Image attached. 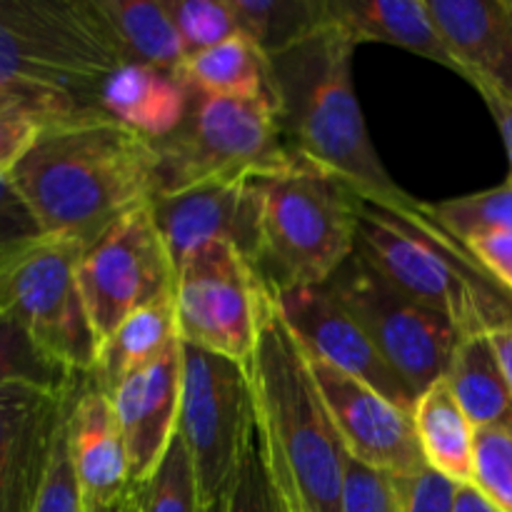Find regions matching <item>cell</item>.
Returning a JSON list of instances; mask_svg holds the SVG:
<instances>
[{
  "mask_svg": "<svg viewBox=\"0 0 512 512\" xmlns=\"http://www.w3.org/2000/svg\"><path fill=\"white\" fill-rule=\"evenodd\" d=\"M490 340H493V348H495V353H498L500 368H503L505 380H508V385L512 390V328L498 330V333L490 335Z\"/></svg>",
  "mask_w": 512,
  "mask_h": 512,
  "instance_id": "cell-43",
  "label": "cell"
},
{
  "mask_svg": "<svg viewBox=\"0 0 512 512\" xmlns=\"http://www.w3.org/2000/svg\"><path fill=\"white\" fill-rule=\"evenodd\" d=\"M228 512H295L270 470L263 435L255 418L245 438L233 488L228 493Z\"/></svg>",
  "mask_w": 512,
  "mask_h": 512,
  "instance_id": "cell-30",
  "label": "cell"
},
{
  "mask_svg": "<svg viewBox=\"0 0 512 512\" xmlns=\"http://www.w3.org/2000/svg\"><path fill=\"white\" fill-rule=\"evenodd\" d=\"M43 123L18 105L0 103V173H10L13 165L23 158L33 145Z\"/></svg>",
  "mask_w": 512,
  "mask_h": 512,
  "instance_id": "cell-38",
  "label": "cell"
},
{
  "mask_svg": "<svg viewBox=\"0 0 512 512\" xmlns=\"http://www.w3.org/2000/svg\"><path fill=\"white\" fill-rule=\"evenodd\" d=\"M458 65L483 98L512 100V0H428Z\"/></svg>",
  "mask_w": 512,
  "mask_h": 512,
  "instance_id": "cell-18",
  "label": "cell"
},
{
  "mask_svg": "<svg viewBox=\"0 0 512 512\" xmlns=\"http://www.w3.org/2000/svg\"><path fill=\"white\" fill-rule=\"evenodd\" d=\"M153 143L158 150L155 195L250 175L288 153L273 98H218L195 88L178 130Z\"/></svg>",
  "mask_w": 512,
  "mask_h": 512,
  "instance_id": "cell-8",
  "label": "cell"
},
{
  "mask_svg": "<svg viewBox=\"0 0 512 512\" xmlns=\"http://www.w3.org/2000/svg\"><path fill=\"white\" fill-rule=\"evenodd\" d=\"M455 512H503L495 508L473 483L458 485V493H455Z\"/></svg>",
  "mask_w": 512,
  "mask_h": 512,
  "instance_id": "cell-41",
  "label": "cell"
},
{
  "mask_svg": "<svg viewBox=\"0 0 512 512\" xmlns=\"http://www.w3.org/2000/svg\"><path fill=\"white\" fill-rule=\"evenodd\" d=\"M483 100L488 103L490 113H493L495 123H498V128H500V135H503L505 153H508V163H510L508 183L512 185V100L495 98V95H488V98H483Z\"/></svg>",
  "mask_w": 512,
  "mask_h": 512,
  "instance_id": "cell-40",
  "label": "cell"
},
{
  "mask_svg": "<svg viewBox=\"0 0 512 512\" xmlns=\"http://www.w3.org/2000/svg\"><path fill=\"white\" fill-rule=\"evenodd\" d=\"M8 175L40 233L88 248L125 213L153 200L158 150L90 108L45 125Z\"/></svg>",
  "mask_w": 512,
  "mask_h": 512,
  "instance_id": "cell-1",
  "label": "cell"
},
{
  "mask_svg": "<svg viewBox=\"0 0 512 512\" xmlns=\"http://www.w3.org/2000/svg\"><path fill=\"white\" fill-rule=\"evenodd\" d=\"M358 43L325 20L300 43L270 55L285 148L353 185L365 200L393 205L410 195L385 170L353 85Z\"/></svg>",
  "mask_w": 512,
  "mask_h": 512,
  "instance_id": "cell-2",
  "label": "cell"
},
{
  "mask_svg": "<svg viewBox=\"0 0 512 512\" xmlns=\"http://www.w3.org/2000/svg\"><path fill=\"white\" fill-rule=\"evenodd\" d=\"M128 63L180 70L188 60L168 0H98Z\"/></svg>",
  "mask_w": 512,
  "mask_h": 512,
  "instance_id": "cell-25",
  "label": "cell"
},
{
  "mask_svg": "<svg viewBox=\"0 0 512 512\" xmlns=\"http://www.w3.org/2000/svg\"><path fill=\"white\" fill-rule=\"evenodd\" d=\"M168 8L188 58L240 33L230 0H168Z\"/></svg>",
  "mask_w": 512,
  "mask_h": 512,
  "instance_id": "cell-32",
  "label": "cell"
},
{
  "mask_svg": "<svg viewBox=\"0 0 512 512\" xmlns=\"http://www.w3.org/2000/svg\"><path fill=\"white\" fill-rule=\"evenodd\" d=\"M253 418L248 368L183 343L178 435L193 458L203 505L228 498Z\"/></svg>",
  "mask_w": 512,
  "mask_h": 512,
  "instance_id": "cell-10",
  "label": "cell"
},
{
  "mask_svg": "<svg viewBox=\"0 0 512 512\" xmlns=\"http://www.w3.org/2000/svg\"><path fill=\"white\" fill-rule=\"evenodd\" d=\"M68 453L85 508L105 505L133 488L123 428L108 395L85 375L68 408Z\"/></svg>",
  "mask_w": 512,
  "mask_h": 512,
  "instance_id": "cell-19",
  "label": "cell"
},
{
  "mask_svg": "<svg viewBox=\"0 0 512 512\" xmlns=\"http://www.w3.org/2000/svg\"><path fill=\"white\" fill-rule=\"evenodd\" d=\"M78 283L98 345L128 315L173 295L175 268L150 203L125 213L83 250Z\"/></svg>",
  "mask_w": 512,
  "mask_h": 512,
  "instance_id": "cell-12",
  "label": "cell"
},
{
  "mask_svg": "<svg viewBox=\"0 0 512 512\" xmlns=\"http://www.w3.org/2000/svg\"><path fill=\"white\" fill-rule=\"evenodd\" d=\"M325 285L358 320L415 400L445 378L463 343L460 330L445 315L395 288L358 253L350 255Z\"/></svg>",
  "mask_w": 512,
  "mask_h": 512,
  "instance_id": "cell-9",
  "label": "cell"
},
{
  "mask_svg": "<svg viewBox=\"0 0 512 512\" xmlns=\"http://www.w3.org/2000/svg\"><path fill=\"white\" fill-rule=\"evenodd\" d=\"M83 512H143V505H140V485H133L128 493L110 500V503L95 505V508H85Z\"/></svg>",
  "mask_w": 512,
  "mask_h": 512,
  "instance_id": "cell-42",
  "label": "cell"
},
{
  "mask_svg": "<svg viewBox=\"0 0 512 512\" xmlns=\"http://www.w3.org/2000/svg\"><path fill=\"white\" fill-rule=\"evenodd\" d=\"M403 512H455V493L458 483L445 475L425 468L413 478L398 480Z\"/></svg>",
  "mask_w": 512,
  "mask_h": 512,
  "instance_id": "cell-36",
  "label": "cell"
},
{
  "mask_svg": "<svg viewBox=\"0 0 512 512\" xmlns=\"http://www.w3.org/2000/svg\"><path fill=\"white\" fill-rule=\"evenodd\" d=\"M40 225L15 190L8 173H0V255L20 243L40 238Z\"/></svg>",
  "mask_w": 512,
  "mask_h": 512,
  "instance_id": "cell-37",
  "label": "cell"
},
{
  "mask_svg": "<svg viewBox=\"0 0 512 512\" xmlns=\"http://www.w3.org/2000/svg\"><path fill=\"white\" fill-rule=\"evenodd\" d=\"M68 423V418H65ZM60 430L58 445H55L53 463H50L48 478H45L43 490H40L38 505L35 512H83V498H80L78 480H75L73 465H70V453H68V433Z\"/></svg>",
  "mask_w": 512,
  "mask_h": 512,
  "instance_id": "cell-35",
  "label": "cell"
},
{
  "mask_svg": "<svg viewBox=\"0 0 512 512\" xmlns=\"http://www.w3.org/2000/svg\"><path fill=\"white\" fill-rule=\"evenodd\" d=\"M265 283L235 245H208L175 273L180 343L248 368L258 343Z\"/></svg>",
  "mask_w": 512,
  "mask_h": 512,
  "instance_id": "cell-11",
  "label": "cell"
},
{
  "mask_svg": "<svg viewBox=\"0 0 512 512\" xmlns=\"http://www.w3.org/2000/svg\"><path fill=\"white\" fill-rule=\"evenodd\" d=\"M473 485L503 512H512V430H475Z\"/></svg>",
  "mask_w": 512,
  "mask_h": 512,
  "instance_id": "cell-33",
  "label": "cell"
},
{
  "mask_svg": "<svg viewBox=\"0 0 512 512\" xmlns=\"http://www.w3.org/2000/svg\"><path fill=\"white\" fill-rule=\"evenodd\" d=\"M183 73L198 93L218 98H273V68L270 58L248 38L238 33L213 48L185 60Z\"/></svg>",
  "mask_w": 512,
  "mask_h": 512,
  "instance_id": "cell-26",
  "label": "cell"
},
{
  "mask_svg": "<svg viewBox=\"0 0 512 512\" xmlns=\"http://www.w3.org/2000/svg\"><path fill=\"white\" fill-rule=\"evenodd\" d=\"M140 505L143 512H203L198 473L178 433L155 473L140 485Z\"/></svg>",
  "mask_w": 512,
  "mask_h": 512,
  "instance_id": "cell-29",
  "label": "cell"
},
{
  "mask_svg": "<svg viewBox=\"0 0 512 512\" xmlns=\"http://www.w3.org/2000/svg\"><path fill=\"white\" fill-rule=\"evenodd\" d=\"M180 345L178 315L173 295L138 313L128 315L103 343L98 345L93 373L88 375L103 393H110L128 375L158 363Z\"/></svg>",
  "mask_w": 512,
  "mask_h": 512,
  "instance_id": "cell-22",
  "label": "cell"
},
{
  "mask_svg": "<svg viewBox=\"0 0 512 512\" xmlns=\"http://www.w3.org/2000/svg\"><path fill=\"white\" fill-rule=\"evenodd\" d=\"M80 375H70L45 358L18 320L0 313V388L10 383H38L68 388ZM85 378V375H83Z\"/></svg>",
  "mask_w": 512,
  "mask_h": 512,
  "instance_id": "cell-31",
  "label": "cell"
},
{
  "mask_svg": "<svg viewBox=\"0 0 512 512\" xmlns=\"http://www.w3.org/2000/svg\"><path fill=\"white\" fill-rule=\"evenodd\" d=\"M238 30L265 55L300 43L325 23V0H230Z\"/></svg>",
  "mask_w": 512,
  "mask_h": 512,
  "instance_id": "cell-27",
  "label": "cell"
},
{
  "mask_svg": "<svg viewBox=\"0 0 512 512\" xmlns=\"http://www.w3.org/2000/svg\"><path fill=\"white\" fill-rule=\"evenodd\" d=\"M123 63L98 0H0V103L43 128L100 108L105 78Z\"/></svg>",
  "mask_w": 512,
  "mask_h": 512,
  "instance_id": "cell-4",
  "label": "cell"
},
{
  "mask_svg": "<svg viewBox=\"0 0 512 512\" xmlns=\"http://www.w3.org/2000/svg\"><path fill=\"white\" fill-rule=\"evenodd\" d=\"M255 420L270 470L295 512H343L348 450L330 420L303 345L265 288L248 365Z\"/></svg>",
  "mask_w": 512,
  "mask_h": 512,
  "instance_id": "cell-3",
  "label": "cell"
},
{
  "mask_svg": "<svg viewBox=\"0 0 512 512\" xmlns=\"http://www.w3.org/2000/svg\"><path fill=\"white\" fill-rule=\"evenodd\" d=\"M355 253L405 295L445 315L463 338L512 328V290L425 215L420 200L383 205L363 198Z\"/></svg>",
  "mask_w": 512,
  "mask_h": 512,
  "instance_id": "cell-5",
  "label": "cell"
},
{
  "mask_svg": "<svg viewBox=\"0 0 512 512\" xmlns=\"http://www.w3.org/2000/svg\"><path fill=\"white\" fill-rule=\"evenodd\" d=\"M203 512H228V498L213 500V503L203 505Z\"/></svg>",
  "mask_w": 512,
  "mask_h": 512,
  "instance_id": "cell-44",
  "label": "cell"
},
{
  "mask_svg": "<svg viewBox=\"0 0 512 512\" xmlns=\"http://www.w3.org/2000/svg\"><path fill=\"white\" fill-rule=\"evenodd\" d=\"M425 215L435 220L445 233L463 245L490 235L512 233V185L443 200V203H420Z\"/></svg>",
  "mask_w": 512,
  "mask_h": 512,
  "instance_id": "cell-28",
  "label": "cell"
},
{
  "mask_svg": "<svg viewBox=\"0 0 512 512\" xmlns=\"http://www.w3.org/2000/svg\"><path fill=\"white\" fill-rule=\"evenodd\" d=\"M343 512H403L398 478L368 468L348 455L343 485Z\"/></svg>",
  "mask_w": 512,
  "mask_h": 512,
  "instance_id": "cell-34",
  "label": "cell"
},
{
  "mask_svg": "<svg viewBox=\"0 0 512 512\" xmlns=\"http://www.w3.org/2000/svg\"><path fill=\"white\" fill-rule=\"evenodd\" d=\"M78 383L0 388V512H35Z\"/></svg>",
  "mask_w": 512,
  "mask_h": 512,
  "instance_id": "cell-14",
  "label": "cell"
},
{
  "mask_svg": "<svg viewBox=\"0 0 512 512\" xmlns=\"http://www.w3.org/2000/svg\"><path fill=\"white\" fill-rule=\"evenodd\" d=\"M413 423L425 465L458 485L473 483L475 428L445 378L418 395Z\"/></svg>",
  "mask_w": 512,
  "mask_h": 512,
  "instance_id": "cell-23",
  "label": "cell"
},
{
  "mask_svg": "<svg viewBox=\"0 0 512 512\" xmlns=\"http://www.w3.org/2000/svg\"><path fill=\"white\" fill-rule=\"evenodd\" d=\"M250 175L210 180L150 200L175 273L195 253L218 243L235 245L253 263L258 250V198Z\"/></svg>",
  "mask_w": 512,
  "mask_h": 512,
  "instance_id": "cell-16",
  "label": "cell"
},
{
  "mask_svg": "<svg viewBox=\"0 0 512 512\" xmlns=\"http://www.w3.org/2000/svg\"><path fill=\"white\" fill-rule=\"evenodd\" d=\"M270 295L290 333L310 355L363 380L380 395H385L390 403L413 415L415 395L385 363L368 333L330 293L328 285L270 290Z\"/></svg>",
  "mask_w": 512,
  "mask_h": 512,
  "instance_id": "cell-15",
  "label": "cell"
},
{
  "mask_svg": "<svg viewBox=\"0 0 512 512\" xmlns=\"http://www.w3.org/2000/svg\"><path fill=\"white\" fill-rule=\"evenodd\" d=\"M468 248L485 265L488 273H493L505 288L512 290V233L473 240L468 243Z\"/></svg>",
  "mask_w": 512,
  "mask_h": 512,
  "instance_id": "cell-39",
  "label": "cell"
},
{
  "mask_svg": "<svg viewBox=\"0 0 512 512\" xmlns=\"http://www.w3.org/2000/svg\"><path fill=\"white\" fill-rule=\"evenodd\" d=\"M83 245L40 235L0 255V313L18 320L40 353L70 375H90L98 338L78 283Z\"/></svg>",
  "mask_w": 512,
  "mask_h": 512,
  "instance_id": "cell-7",
  "label": "cell"
},
{
  "mask_svg": "<svg viewBox=\"0 0 512 512\" xmlns=\"http://www.w3.org/2000/svg\"><path fill=\"white\" fill-rule=\"evenodd\" d=\"M445 383L475 430H512V390L490 335H470L455 350Z\"/></svg>",
  "mask_w": 512,
  "mask_h": 512,
  "instance_id": "cell-24",
  "label": "cell"
},
{
  "mask_svg": "<svg viewBox=\"0 0 512 512\" xmlns=\"http://www.w3.org/2000/svg\"><path fill=\"white\" fill-rule=\"evenodd\" d=\"M325 18L355 43H388L458 73L428 0H325Z\"/></svg>",
  "mask_w": 512,
  "mask_h": 512,
  "instance_id": "cell-21",
  "label": "cell"
},
{
  "mask_svg": "<svg viewBox=\"0 0 512 512\" xmlns=\"http://www.w3.org/2000/svg\"><path fill=\"white\" fill-rule=\"evenodd\" d=\"M180 390H183V343L165 358L105 393L123 428L130 458V480L143 485L163 460L178 433Z\"/></svg>",
  "mask_w": 512,
  "mask_h": 512,
  "instance_id": "cell-17",
  "label": "cell"
},
{
  "mask_svg": "<svg viewBox=\"0 0 512 512\" xmlns=\"http://www.w3.org/2000/svg\"><path fill=\"white\" fill-rule=\"evenodd\" d=\"M305 358L350 458L398 480L413 478L428 468L408 410L398 408L368 383L333 368L308 350Z\"/></svg>",
  "mask_w": 512,
  "mask_h": 512,
  "instance_id": "cell-13",
  "label": "cell"
},
{
  "mask_svg": "<svg viewBox=\"0 0 512 512\" xmlns=\"http://www.w3.org/2000/svg\"><path fill=\"white\" fill-rule=\"evenodd\" d=\"M193 85L183 68L165 70L145 63H123L105 78L98 105L103 113L148 140L178 130L188 115Z\"/></svg>",
  "mask_w": 512,
  "mask_h": 512,
  "instance_id": "cell-20",
  "label": "cell"
},
{
  "mask_svg": "<svg viewBox=\"0 0 512 512\" xmlns=\"http://www.w3.org/2000/svg\"><path fill=\"white\" fill-rule=\"evenodd\" d=\"M250 180L258 198L253 265L265 288L328 283L355 253L363 195L290 150Z\"/></svg>",
  "mask_w": 512,
  "mask_h": 512,
  "instance_id": "cell-6",
  "label": "cell"
}]
</instances>
